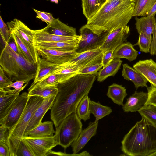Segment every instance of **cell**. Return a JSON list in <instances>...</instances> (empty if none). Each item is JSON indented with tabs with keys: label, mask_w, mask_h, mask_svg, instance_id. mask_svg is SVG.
Listing matches in <instances>:
<instances>
[{
	"label": "cell",
	"mask_w": 156,
	"mask_h": 156,
	"mask_svg": "<svg viewBox=\"0 0 156 156\" xmlns=\"http://www.w3.org/2000/svg\"><path fill=\"white\" fill-rule=\"evenodd\" d=\"M96 78L94 75L78 74L59 84L50 113L51 119L55 128L67 116L76 112L78 105L88 95Z\"/></svg>",
	"instance_id": "cell-1"
},
{
	"label": "cell",
	"mask_w": 156,
	"mask_h": 156,
	"mask_svg": "<svg viewBox=\"0 0 156 156\" xmlns=\"http://www.w3.org/2000/svg\"><path fill=\"white\" fill-rule=\"evenodd\" d=\"M134 5L130 0H107L84 25L98 35L125 26L133 17Z\"/></svg>",
	"instance_id": "cell-2"
},
{
	"label": "cell",
	"mask_w": 156,
	"mask_h": 156,
	"mask_svg": "<svg viewBox=\"0 0 156 156\" xmlns=\"http://www.w3.org/2000/svg\"><path fill=\"white\" fill-rule=\"evenodd\" d=\"M121 150L126 155L150 156L156 152V127L142 117L124 136Z\"/></svg>",
	"instance_id": "cell-3"
},
{
	"label": "cell",
	"mask_w": 156,
	"mask_h": 156,
	"mask_svg": "<svg viewBox=\"0 0 156 156\" xmlns=\"http://www.w3.org/2000/svg\"><path fill=\"white\" fill-rule=\"evenodd\" d=\"M0 66L12 82L24 80L28 83L34 79L37 64H34L16 52L6 44L0 56Z\"/></svg>",
	"instance_id": "cell-4"
},
{
	"label": "cell",
	"mask_w": 156,
	"mask_h": 156,
	"mask_svg": "<svg viewBox=\"0 0 156 156\" xmlns=\"http://www.w3.org/2000/svg\"><path fill=\"white\" fill-rule=\"evenodd\" d=\"M43 100L44 98L40 96H30L21 116L10 129L7 144L9 149L10 156H16L19 146L27 127L35 111Z\"/></svg>",
	"instance_id": "cell-5"
},
{
	"label": "cell",
	"mask_w": 156,
	"mask_h": 156,
	"mask_svg": "<svg viewBox=\"0 0 156 156\" xmlns=\"http://www.w3.org/2000/svg\"><path fill=\"white\" fill-rule=\"evenodd\" d=\"M76 112L71 113L64 119L56 128L58 134L59 145L65 150L79 136L82 124Z\"/></svg>",
	"instance_id": "cell-6"
},
{
	"label": "cell",
	"mask_w": 156,
	"mask_h": 156,
	"mask_svg": "<svg viewBox=\"0 0 156 156\" xmlns=\"http://www.w3.org/2000/svg\"><path fill=\"white\" fill-rule=\"evenodd\" d=\"M22 140L34 156H45L50 150L59 145L58 134L56 130L55 134L52 136L42 137L23 136Z\"/></svg>",
	"instance_id": "cell-7"
},
{
	"label": "cell",
	"mask_w": 156,
	"mask_h": 156,
	"mask_svg": "<svg viewBox=\"0 0 156 156\" xmlns=\"http://www.w3.org/2000/svg\"><path fill=\"white\" fill-rule=\"evenodd\" d=\"M7 24L9 29L13 30L17 34L37 64L39 56L34 46L32 30L16 18L7 22Z\"/></svg>",
	"instance_id": "cell-8"
},
{
	"label": "cell",
	"mask_w": 156,
	"mask_h": 156,
	"mask_svg": "<svg viewBox=\"0 0 156 156\" xmlns=\"http://www.w3.org/2000/svg\"><path fill=\"white\" fill-rule=\"evenodd\" d=\"M81 38L75 51L80 53L91 51L100 48L104 42L110 31L102 33L98 35L84 25L79 29Z\"/></svg>",
	"instance_id": "cell-9"
},
{
	"label": "cell",
	"mask_w": 156,
	"mask_h": 156,
	"mask_svg": "<svg viewBox=\"0 0 156 156\" xmlns=\"http://www.w3.org/2000/svg\"><path fill=\"white\" fill-rule=\"evenodd\" d=\"M30 97L26 92L19 95L6 117L0 122V124L5 126L10 130L21 116Z\"/></svg>",
	"instance_id": "cell-10"
},
{
	"label": "cell",
	"mask_w": 156,
	"mask_h": 156,
	"mask_svg": "<svg viewBox=\"0 0 156 156\" xmlns=\"http://www.w3.org/2000/svg\"><path fill=\"white\" fill-rule=\"evenodd\" d=\"M129 34L130 28L128 25L115 28L110 31L100 49L103 52L110 50H114L126 42Z\"/></svg>",
	"instance_id": "cell-11"
},
{
	"label": "cell",
	"mask_w": 156,
	"mask_h": 156,
	"mask_svg": "<svg viewBox=\"0 0 156 156\" xmlns=\"http://www.w3.org/2000/svg\"><path fill=\"white\" fill-rule=\"evenodd\" d=\"M98 121L96 122H90L87 127L81 132L77 139L71 144L73 154L74 156H91L89 153L84 151L78 153L84 147L89 141L97 133Z\"/></svg>",
	"instance_id": "cell-12"
},
{
	"label": "cell",
	"mask_w": 156,
	"mask_h": 156,
	"mask_svg": "<svg viewBox=\"0 0 156 156\" xmlns=\"http://www.w3.org/2000/svg\"><path fill=\"white\" fill-rule=\"evenodd\" d=\"M26 84L19 90L15 89L0 90V122L6 117L20 93L27 86Z\"/></svg>",
	"instance_id": "cell-13"
},
{
	"label": "cell",
	"mask_w": 156,
	"mask_h": 156,
	"mask_svg": "<svg viewBox=\"0 0 156 156\" xmlns=\"http://www.w3.org/2000/svg\"><path fill=\"white\" fill-rule=\"evenodd\" d=\"M39 55L47 60L56 64L65 63L73 58L77 54L75 51L64 52L56 50L36 47Z\"/></svg>",
	"instance_id": "cell-14"
},
{
	"label": "cell",
	"mask_w": 156,
	"mask_h": 156,
	"mask_svg": "<svg viewBox=\"0 0 156 156\" xmlns=\"http://www.w3.org/2000/svg\"><path fill=\"white\" fill-rule=\"evenodd\" d=\"M56 96L52 95L44 98L42 102L35 111L25 133L32 129L41 122L45 113L48 110L51 108Z\"/></svg>",
	"instance_id": "cell-15"
},
{
	"label": "cell",
	"mask_w": 156,
	"mask_h": 156,
	"mask_svg": "<svg viewBox=\"0 0 156 156\" xmlns=\"http://www.w3.org/2000/svg\"><path fill=\"white\" fill-rule=\"evenodd\" d=\"M133 67L142 75L151 84L156 87V62L152 59L140 60Z\"/></svg>",
	"instance_id": "cell-16"
},
{
	"label": "cell",
	"mask_w": 156,
	"mask_h": 156,
	"mask_svg": "<svg viewBox=\"0 0 156 156\" xmlns=\"http://www.w3.org/2000/svg\"><path fill=\"white\" fill-rule=\"evenodd\" d=\"M41 29L47 33L59 36L75 37L77 35L75 28L63 23L59 18H55L52 22Z\"/></svg>",
	"instance_id": "cell-17"
},
{
	"label": "cell",
	"mask_w": 156,
	"mask_h": 156,
	"mask_svg": "<svg viewBox=\"0 0 156 156\" xmlns=\"http://www.w3.org/2000/svg\"><path fill=\"white\" fill-rule=\"evenodd\" d=\"M147 98V93L136 91L127 99L126 102L122 106V109L125 112L138 111L145 105Z\"/></svg>",
	"instance_id": "cell-18"
},
{
	"label": "cell",
	"mask_w": 156,
	"mask_h": 156,
	"mask_svg": "<svg viewBox=\"0 0 156 156\" xmlns=\"http://www.w3.org/2000/svg\"><path fill=\"white\" fill-rule=\"evenodd\" d=\"M79 39L67 41L34 43L36 47L47 48L64 52L75 51L78 46Z\"/></svg>",
	"instance_id": "cell-19"
},
{
	"label": "cell",
	"mask_w": 156,
	"mask_h": 156,
	"mask_svg": "<svg viewBox=\"0 0 156 156\" xmlns=\"http://www.w3.org/2000/svg\"><path fill=\"white\" fill-rule=\"evenodd\" d=\"M122 75L124 78L132 82L136 89L139 87H147V80L137 70L129 66L127 64L122 65Z\"/></svg>",
	"instance_id": "cell-20"
},
{
	"label": "cell",
	"mask_w": 156,
	"mask_h": 156,
	"mask_svg": "<svg viewBox=\"0 0 156 156\" xmlns=\"http://www.w3.org/2000/svg\"><path fill=\"white\" fill-rule=\"evenodd\" d=\"M81 69L78 66H67L64 63L57 65L47 77L52 74L56 75L58 82L61 83L79 74Z\"/></svg>",
	"instance_id": "cell-21"
},
{
	"label": "cell",
	"mask_w": 156,
	"mask_h": 156,
	"mask_svg": "<svg viewBox=\"0 0 156 156\" xmlns=\"http://www.w3.org/2000/svg\"><path fill=\"white\" fill-rule=\"evenodd\" d=\"M34 43L67 41L80 39V35L75 37L61 36L47 33L41 29L32 30Z\"/></svg>",
	"instance_id": "cell-22"
},
{
	"label": "cell",
	"mask_w": 156,
	"mask_h": 156,
	"mask_svg": "<svg viewBox=\"0 0 156 156\" xmlns=\"http://www.w3.org/2000/svg\"><path fill=\"white\" fill-rule=\"evenodd\" d=\"M129 42H126L118 47L114 51L113 59L125 58L130 62L135 60L138 55V51Z\"/></svg>",
	"instance_id": "cell-23"
},
{
	"label": "cell",
	"mask_w": 156,
	"mask_h": 156,
	"mask_svg": "<svg viewBox=\"0 0 156 156\" xmlns=\"http://www.w3.org/2000/svg\"><path fill=\"white\" fill-rule=\"evenodd\" d=\"M155 15L151 16H143L139 18L135 17L136 21V29L139 34L143 33L145 34L151 40V35L154 28Z\"/></svg>",
	"instance_id": "cell-24"
},
{
	"label": "cell",
	"mask_w": 156,
	"mask_h": 156,
	"mask_svg": "<svg viewBox=\"0 0 156 156\" xmlns=\"http://www.w3.org/2000/svg\"><path fill=\"white\" fill-rule=\"evenodd\" d=\"M52 121L41 122L36 127L25 133L23 136L42 137L51 136L55 133Z\"/></svg>",
	"instance_id": "cell-25"
},
{
	"label": "cell",
	"mask_w": 156,
	"mask_h": 156,
	"mask_svg": "<svg viewBox=\"0 0 156 156\" xmlns=\"http://www.w3.org/2000/svg\"><path fill=\"white\" fill-rule=\"evenodd\" d=\"M57 65L39 57L36 74L31 84H34L45 78Z\"/></svg>",
	"instance_id": "cell-26"
},
{
	"label": "cell",
	"mask_w": 156,
	"mask_h": 156,
	"mask_svg": "<svg viewBox=\"0 0 156 156\" xmlns=\"http://www.w3.org/2000/svg\"><path fill=\"white\" fill-rule=\"evenodd\" d=\"M122 61L120 58L114 59L108 65L103 67L98 73L97 80L102 82L108 77L114 76L120 68Z\"/></svg>",
	"instance_id": "cell-27"
},
{
	"label": "cell",
	"mask_w": 156,
	"mask_h": 156,
	"mask_svg": "<svg viewBox=\"0 0 156 156\" xmlns=\"http://www.w3.org/2000/svg\"><path fill=\"white\" fill-rule=\"evenodd\" d=\"M127 94L125 88L122 85L113 83L108 86L106 95L114 103L123 106V101Z\"/></svg>",
	"instance_id": "cell-28"
},
{
	"label": "cell",
	"mask_w": 156,
	"mask_h": 156,
	"mask_svg": "<svg viewBox=\"0 0 156 156\" xmlns=\"http://www.w3.org/2000/svg\"><path fill=\"white\" fill-rule=\"evenodd\" d=\"M107 0H81L83 13L87 21L98 12Z\"/></svg>",
	"instance_id": "cell-29"
},
{
	"label": "cell",
	"mask_w": 156,
	"mask_h": 156,
	"mask_svg": "<svg viewBox=\"0 0 156 156\" xmlns=\"http://www.w3.org/2000/svg\"><path fill=\"white\" fill-rule=\"evenodd\" d=\"M28 91L29 96H37L44 98L51 95H56L58 88V86L42 87L31 85Z\"/></svg>",
	"instance_id": "cell-30"
},
{
	"label": "cell",
	"mask_w": 156,
	"mask_h": 156,
	"mask_svg": "<svg viewBox=\"0 0 156 156\" xmlns=\"http://www.w3.org/2000/svg\"><path fill=\"white\" fill-rule=\"evenodd\" d=\"M89 109L90 113L95 117L94 122H96L106 116L108 115L112 112L111 108L107 106L101 105L99 102L89 100Z\"/></svg>",
	"instance_id": "cell-31"
},
{
	"label": "cell",
	"mask_w": 156,
	"mask_h": 156,
	"mask_svg": "<svg viewBox=\"0 0 156 156\" xmlns=\"http://www.w3.org/2000/svg\"><path fill=\"white\" fill-rule=\"evenodd\" d=\"M156 0H134L133 17L147 16Z\"/></svg>",
	"instance_id": "cell-32"
},
{
	"label": "cell",
	"mask_w": 156,
	"mask_h": 156,
	"mask_svg": "<svg viewBox=\"0 0 156 156\" xmlns=\"http://www.w3.org/2000/svg\"><path fill=\"white\" fill-rule=\"evenodd\" d=\"M10 36L14 40L17 48L18 53L34 64L36 63L32 56L15 31L9 29Z\"/></svg>",
	"instance_id": "cell-33"
},
{
	"label": "cell",
	"mask_w": 156,
	"mask_h": 156,
	"mask_svg": "<svg viewBox=\"0 0 156 156\" xmlns=\"http://www.w3.org/2000/svg\"><path fill=\"white\" fill-rule=\"evenodd\" d=\"M90 98L88 95L84 96L77 105L76 110L77 115L80 120L84 121L90 118V113L89 109Z\"/></svg>",
	"instance_id": "cell-34"
},
{
	"label": "cell",
	"mask_w": 156,
	"mask_h": 156,
	"mask_svg": "<svg viewBox=\"0 0 156 156\" xmlns=\"http://www.w3.org/2000/svg\"><path fill=\"white\" fill-rule=\"evenodd\" d=\"M138 112L142 117L145 118L156 127V106L151 104L145 105Z\"/></svg>",
	"instance_id": "cell-35"
},
{
	"label": "cell",
	"mask_w": 156,
	"mask_h": 156,
	"mask_svg": "<svg viewBox=\"0 0 156 156\" xmlns=\"http://www.w3.org/2000/svg\"><path fill=\"white\" fill-rule=\"evenodd\" d=\"M139 35L138 41L134 45H138L140 51L143 52H150L151 41L147 35L143 33L139 34Z\"/></svg>",
	"instance_id": "cell-36"
},
{
	"label": "cell",
	"mask_w": 156,
	"mask_h": 156,
	"mask_svg": "<svg viewBox=\"0 0 156 156\" xmlns=\"http://www.w3.org/2000/svg\"><path fill=\"white\" fill-rule=\"evenodd\" d=\"M59 83L57 76L53 74L33 85H36L40 87H45L58 86Z\"/></svg>",
	"instance_id": "cell-37"
},
{
	"label": "cell",
	"mask_w": 156,
	"mask_h": 156,
	"mask_svg": "<svg viewBox=\"0 0 156 156\" xmlns=\"http://www.w3.org/2000/svg\"><path fill=\"white\" fill-rule=\"evenodd\" d=\"M102 67L101 63L89 66L81 69L79 72V74L98 75V72Z\"/></svg>",
	"instance_id": "cell-38"
},
{
	"label": "cell",
	"mask_w": 156,
	"mask_h": 156,
	"mask_svg": "<svg viewBox=\"0 0 156 156\" xmlns=\"http://www.w3.org/2000/svg\"><path fill=\"white\" fill-rule=\"evenodd\" d=\"M0 33L2 41L5 45L10 37V32L7 24L3 21L0 16Z\"/></svg>",
	"instance_id": "cell-39"
},
{
	"label": "cell",
	"mask_w": 156,
	"mask_h": 156,
	"mask_svg": "<svg viewBox=\"0 0 156 156\" xmlns=\"http://www.w3.org/2000/svg\"><path fill=\"white\" fill-rule=\"evenodd\" d=\"M33 9L36 14V18L46 22L47 25L51 23L54 20L52 14L39 11L33 8Z\"/></svg>",
	"instance_id": "cell-40"
},
{
	"label": "cell",
	"mask_w": 156,
	"mask_h": 156,
	"mask_svg": "<svg viewBox=\"0 0 156 156\" xmlns=\"http://www.w3.org/2000/svg\"><path fill=\"white\" fill-rule=\"evenodd\" d=\"M147 87L148 98L145 104H151L156 106V87L151 84Z\"/></svg>",
	"instance_id": "cell-41"
},
{
	"label": "cell",
	"mask_w": 156,
	"mask_h": 156,
	"mask_svg": "<svg viewBox=\"0 0 156 156\" xmlns=\"http://www.w3.org/2000/svg\"><path fill=\"white\" fill-rule=\"evenodd\" d=\"M11 81L5 75V72L3 68L0 67V90L8 89L10 88L7 87L12 84Z\"/></svg>",
	"instance_id": "cell-42"
},
{
	"label": "cell",
	"mask_w": 156,
	"mask_h": 156,
	"mask_svg": "<svg viewBox=\"0 0 156 156\" xmlns=\"http://www.w3.org/2000/svg\"><path fill=\"white\" fill-rule=\"evenodd\" d=\"M34 156V154L22 140L19 146L16 156Z\"/></svg>",
	"instance_id": "cell-43"
},
{
	"label": "cell",
	"mask_w": 156,
	"mask_h": 156,
	"mask_svg": "<svg viewBox=\"0 0 156 156\" xmlns=\"http://www.w3.org/2000/svg\"><path fill=\"white\" fill-rule=\"evenodd\" d=\"M114 50H110L103 52L101 64L103 67L108 65L114 59L113 53Z\"/></svg>",
	"instance_id": "cell-44"
},
{
	"label": "cell",
	"mask_w": 156,
	"mask_h": 156,
	"mask_svg": "<svg viewBox=\"0 0 156 156\" xmlns=\"http://www.w3.org/2000/svg\"><path fill=\"white\" fill-rule=\"evenodd\" d=\"M10 129L3 125L0 126V142L7 144Z\"/></svg>",
	"instance_id": "cell-45"
},
{
	"label": "cell",
	"mask_w": 156,
	"mask_h": 156,
	"mask_svg": "<svg viewBox=\"0 0 156 156\" xmlns=\"http://www.w3.org/2000/svg\"><path fill=\"white\" fill-rule=\"evenodd\" d=\"M153 37L151 40V47L150 53L151 55H156V19L155 18V23L153 32Z\"/></svg>",
	"instance_id": "cell-46"
},
{
	"label": "cell",
	"mask_w": 156,
	"mask_h": 156,
	"mask_svg": "<svg viewBox=\"0 0 156 156\" xmlns=\"http://www.w3.org/2000/svg\"><path fill=\"white\" fill-rule=\"evenodd\" d=\"M0 156H10L8 146L2 142H0Z\"/></svg>",
	"instance_id": "cell-47"
},
{
	"label": "cell",
	"mask_w": 156,
	"mask_h": 156,
	"mask_svg": "<svg viewBox=\"0 0 156 156\" xmlns=\"http://www.w3.org/2000/svg\"><path fill=\"white\" fill-rule=\"evenodd\" d=\"M24 83H25V82L24 80L16 81L8 85L7 87V88H13L17 90H19L22 88Z\"/></svg>",
	"instance_id": "cell-48"
},
{
	"label": "cell",
	"mask_w": 156,
	"mask_h": 156,
	"mask_svg": "<svg viewBox=\"0 0 156 156\" xmlns=\"http://www.w3.org/2000/svg\"><path fill=\"white\" fill-rule=\"evenodd\" d=\"M48 155H58V156H74V154H67L65 152H56L52 151L51 150H50L46 154L45 156Z\"/></svg>",
	"instance_id": "cell-49"
},
{
	"label": "cell",
	"mask_w": 156,
	"mask_h": 156,
	"mask_svg": "<svg viewBox=\"0 0 156 156\" xmlns=\"http://www.w3.org/2000/svg\"><path fill=\"white\" fill-rule=\"evenodd\" d=\"M7 43L14 51L18 53L17 48L14 39L10 36Z\"/></svg>",
	"instance_id": "cell-50"
},
{
	"label": "cell",
	"mask_w": 156,
	"mask_h": 156,
	"mask_svg": "<svg viewBox=\"0 0 156 156\" xmlns=\"http://www.w3.org/2000/svg\"><path fill=\"white\" fill-rule=\"evenodd\" d=\"M156 14V1L154 4L147 16H151Z\"/></svg>",
	"instance_id": "cell-51"
},
{
	"label": "cell",
	"mask_w": 156,
	"mask_h": 156,
	"mask_svg": "<svg viewBox=\"0 0 156 156\" xmlns=\"http://www.w3.org/2000/svg\"><path fill=\"white\" fill-rule=\"evenodd\" d=\"M52 2H54L56 4H58V1L59 0H50Z\"/></svg>",
	"instance_id": "cell-52"
},
{
	"label": "cell",
	"mask_w": 156,
	"mask_h": 156,
	"mask_svg": "<svg viewBox=\"0 0 156 156\" xmlns=\"http://www.w3.org/2000/svg\"><path fill=\"white\" fill-rule=\"evenodd\" d=\"M150 156H156V152L151 154Z\"/></svg>",
	"instance_id": "cell-53"
},
{
	"label": "cell",
	"mask_w": 156,
	"mask_h": 156,
	"mask_svg": "<svg viewBox=\"0 0 156 156\" xmlns=\"http://www.w3.org/2000/svg\"><path fill=\"white\" fill-rule=\"evenodd\" d=\"M130 0L131 1L133 2L134 1V0Z\"/></svg>",
	"instance_id": "cell-54"
}]
</instances>
